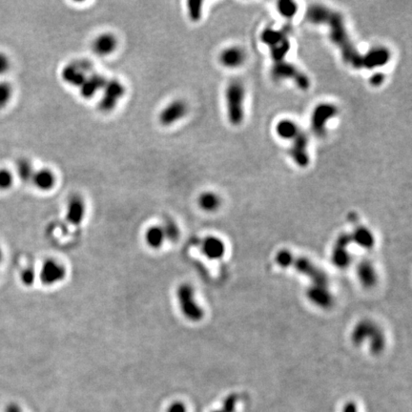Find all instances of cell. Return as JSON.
<instances>
[{
  "instance_id": "6da1fadb",
  "label": "cell",
  "mask_w": 412,
  "mask_h": 412,
  "mask_svg": "<svg viewBox=\"0 0 412 412\" xmlns=\"http://www.w3.org/2000/svg\"><path fill=\"white\" fill-rule=\"evenodd\" d=\"M305 16L310 23L326 25L330 29V39L338 47L346 63L354 69L363 68V55L352 42L340 13L324 5L313 4L307 9Z\"/></svg>"
},
{
  "instance_id": "7a4b0ae2",
  "label": "cell",
  "mask_w": 412,
  "mask_h": 412,
  "mask_svg": "<svg viewBox=\"0 0 412 412\" xmlns=\"http://www.w3.org/2000/svg\"><path fill=\"white\" fill-rule=\"evenodd\" d=\"M246 88L240 81H232L225 89L227 118L233 126H239L245 119Z\"/></svg>"
},
{
  "instance_id": "3957f363",
  "label": "cell",
  "mask_w": 412,
  "mask_h": 412,
  "mask_svg": "<svg viewBox=\"0 0 412 412\" xmlns=\"http://www.w3.org/2000/svg\"><path fill=\"white\" fill-rule=\"evenodd\" d=\"M261 40L268 47L272 63L286 60V55L291 49V42L285 31L265 29L261 34Z\"/></svg>"
},
{
  "instance_id": "277c9868",
  "label": "cell",
  "mask_w": 412,
  "mask_h": 412,
  "mask_svg": "<svg viewBox=\"0 0 412 412\" xmlns=\"http://www.w3.org/2000/svg\"><path fill=\"white\" fill-rule=\"evenodd\" d=\"M365 340H369L372 353L378 354L384 350L385 338L383 331L368 320L360 322L352 332V341L355 345H362Z\"/></svg>"
},
{
  "instance_id": "5b68a950",
  "label": "cell",
  "mask_w": 412,
  "mask_h": 412,
  "mask_svg": "<svg viewBox=\"0 0 412 412\" xmlns=\"http://www.w3.org/2000/svg\"><path fill=\"white\" fill-rule=\"evenodd\" d=\"M177 298L182 315L191 322H199L204 317L202 307L196 301L195 290L188 283H182L178 287Z\"/></svg>"
},
{
  "instance_id": "8992f818",
  "label": "cell",
  "mask_w": 412,
  "mask_h": 412,
  "mask_svg": "<svg viewBox=\"0 0 412 412\" xmlns=\"http://www.w3.org/2000/svg\"><path fill=\"white\" fill-rule=\"evenodd\" d=\"M271 76L275 81H292L303 91L310 87V81L307 76L287 60L272 63Z\"/></svg>"
},
{
  "instance_id": "52a82bcc",
  "label": "cell",
  "mask_w": 412,
  "mask_h": 412,
  "mask_svg": "<svg viewBox=\"0 0 412 412\" xmlns=\"http://www.w3.org/2000/svg\"><path fill=\"white\" fill-rule=\"evenodd\" d=\"M102 96L98 102V108L101 113H111L115 110L118 102L126 93L123 83L117 80H108L102 88Z\"/></svg>"
},
{
  "instance_id": "ba28073f",
  "label": "cell",
  "mask_w": 412,
  "mask_h": 412,
  "mask_svg": "<svg viewBox=\"0 0 412 412\" xmlns=\"http://www.w3.org/2000/svg\"><path fill=\"white\" fill-rule=\"evenodd\" d=\"M338 114V108L329 102L318 104L312 111L310 117V126L312 132L318 137H324L327 134L329 121Z\"/></svg>"
},
{
  "instance_id": "9c48e42d",
  "label": "cell",
  "mask_w": 412,
  "mask_h": 412,
  "mask_svg": "<svg viewBox=\"0 0 412 412\" xmlns=\"http://www.w3.org/2000/svg\"><path fill=\"white\" fill-rule=\"evenodd\" d=\"M188 104L185 100L177 99L167 103L159 114V122L164 127H171L186 116Z\"/></svg>"
},
{
  "instance_id": "30bf717a",
  "label": "cell",
  "mask_w": 412,
  "mask_h": 412,
  "mask_svg": "<svg viewBox=\"0 0 412 412\" xmlns=\"http://www.w3.org/2000/svg\"><path fill=\"white\" fill-rule=\"evenodd\" d=\"M92 65L88 60H78L67 64L61 72V78L64 82L74 87H81L87 79V73L91 70Z\"/></svg>"
},
{
  "instance_id": "8fae6325",
  "label": "cell",
  "mask_w": 412,
  "mask_h": 412,
  "mask_svg": "<svg viewBox=\"0 0 412 412\" xmlns=\"http://www.w3.org/2000/svg\"><path fill=\"white\" fill-rule=\"evenodd\" d=\"M290 266H293L301 274L308 277L313 281L312 283L323 285L329 284L327 274L307 258L294 256Z\"/></svg>"
},
{
  "instance_id": "7c38bea8",
  "label": "cell",
  "mask_w": 412,
  "mask_h": 412,
  "mask_svg": "<svg viewBox=\"0 0 412 412\" xmlns=\"http://www.w3.org/2000/svg\"><path fill=\"white\" fill-rule=\"evenodd\" d=\"M292 144L289 149V154L298 166L304 168L310 163L309 152H308V137L301 130L296 137L291 139Z\"/></svg>"
},
{
  "instance_id": "4fadbf2b",
  "label": "cell",
  "mask_w": 412,
  "mask_h": 412,
  "mask_svg": "<svg viewBox=\"0 0 412 412\" xmlns=\"http://www.w3.org/2000/svg\"><path fill=\"white\" fill-rule=\"evenodd\" d=\"M66 277V268L55 260H47L39 272V279L45 285H54Z\"/></svg>"
},
{
  "instance_id": "5bb4252c",
  "label": "cell",
  "mask_w": 412,
  "mask_h": 412,
  "mask_svg": "<svg viewBox=\"0 0 412 412\" xmlns=\"http://www.w3.org/2000/svg\"><path fill=\"white\" fill-rule=\"evenodd\" d=\"M118 45L117 37L109 32L102 33L95 37L92 42V51L98 56L104 57L115 52Z\"/></svg>"
},
{
  "instance_id": "9a60e30c",
  "label": "cell",
  "mask_w": 412,
  "mask_h": 412,
  "mask_svg": "<svg viewBox=\"0 0 412 412\" xmlns=\"http://www.w3.org/2000/svg\"><path fill=\"white\" fill-rule=\"evenodd\" d=\"M352 243L348 234H342L336 241L332 253V262L339 268H345L350 262V255L347 247Z\"/></svg>"
},
{
  "instance_id": "2e32d148",
  "label": "cell",
  "mask_w": 412,
  "mask_h": 412,
  "mask_svg": "<svg viewBox=\"0 0 412 412\" xmlns=\"http://www.w3.org/2000/svg\"><path fill=\"white\" fill-rule=\"evenodd\" d=\"M86 214V204L80 195H73L69 198L66 205V219L73 225H80Z\"/></svg>"
},
{
  "instance_id": "e0dca14e",
  "label": "cell",
  "mask_w": 412,
  "mask_h": 412,
  "mask_svg": "<svg viewBox=\"0 0 412 412\" xmlns=\"http://www.w3.org/2000/svg\"><path fill=\"white\" fill-rule=\"evenodd\" d=\"M306 296L314 305L324 309L331 307L334 302L333 296L328 289V285L312 283L306 291Z\"/></svg>"
},
{
  "instance_id": "ac0fdd59",
  "label": "cell",
  "mask_w": 412,
  "mask_h": 412,
  "mask_svg": "<svg viewBox=\"0 0 412 412\" xmlns=\"http://www.w3.org/2000/svg\"><path fill=\"white\" fill-rule=\"evenodd\" d=\"M247 60L245 50L238 46L227 47L220 52L219 61L220 64L229 69H235L243 66Z\"/></svg>"
},
{
  "instance_id": "d6986e66",
  "label": "cell",
  "mask_w": 412,
  "mask_h": 412,
  "mask_svg": "<svg viewBox=\"0 0 412 412\" xmlns=\"http://www.w3.org/2000/svg\"><path fill=\"white\" fill-rule=\"evenodd\" d=\"M391 58L390 51L385 47H375L363 55V68L372 70L383 67Z\"/></svg>"
},
{
  "instance_id": "ffe728a7",
  "label": "cell",
  "mask_w": 412,
  "mask_h": 412,
  "mask_svg": "<svg viewBox=\"0 0 412 412\" xmlns=\"http://www.w3.org/2000/svg\"><path fill=\"white\" fill-rule=\"evenodd\" d=\"M200 249L202 254L209 260H220L226 251L224 243L215 236L204 238L200 244Z\"/></svg>"
},
{
  "instance_id": "44dd1931",
  "label": "cell",
  "mask_w": 412,
  "mask_h": 412,
  "mask_svg": "<svg viewBox=\"0 0 412 412\" xmlns=\"http://www.w3.org/2000/svg\"><path fill=\"white\" fill-rule=\"evenodd\" d=\"M31 181L38 190L47 192L55 187L56 178L51 169L41 168L34 171Z\"/></svg>"
},
{
  "instance_id": "7402d4cb",
  "label": "cell",
  "mask_w": 412,
  "mask_h": 412,
  "mask_svg": "<svg viewBox=\"0 0 412 412\" xmlns=\"http://www.w3.org/2000/svg\"><path fill=\"white\" fill-rule=\"evenodd\" d=\"M107 79L99 74H93L87 77L85 82L80 87V93L84 99H91L102 90Z\"/></svg>"
},
{
  "instance_id": "603a6c76",
  "label": "cell",
  "mask_w": 412,
  "mask_h": 412,
  "mask_svg": "<svg viewBox=\"0 0 412 412\" xmlns=\"http://www.w3.org/2000/svg\"><path fill=\"white\" fill-rule=\"evenodd\" d=\"M357 275L360 282L365 287H372L377 282L376 270L367 261H363L358 265Z\"/></svg>"
},
{
  "instance_id": "cb8c5ba5",
  "label": "cell",
  "mask_w": 412,
  "mask_h": 412,
  "mask_svg": "<svg viewBox=\"0 0 412 412\" xmlns=\"http://www.w3.org/2000/svg\"><path fill=\"white\" fill-rule=\"evenodd\" d=\"M350 237L352 243H355L360 247L364 249L373 247L375 244V239L372 232L368 228L362 225L358 226L354 232L350 234Z\"/></svg>"
},
{
  "instance_id": "d4e9b609",
  "label": "cell",
  "mask_w": 412,
  "mask_h": 412,
  "mask_svg": "<svg viewBox=\"0 0 412 412\" xmlns=\"http://www.w3.org/2000/svg\"><path fill=\"white\" fill-rule=\"evenodd\" d=\"M198 204L201 210L211 213L217 211L220 208L221 199L218 194L207 191L199 195L198 198Z\"/></svg>"
},
{
  "instance_id": "484cf974",
  "label": "cell",
  "mask_w": 412,
  "mask_h": 412,
  "mask_svg": "<svg viewBox=\"0 0 412 412\" xmlns=\"http://www.w3.org/2000/svg\"><path fill=\"white\" fill-rule=\"evenodd\" d=\"M302 129L291 119H281L276 125V134L285 140H291Z\"/></svg>"
},
{
  "instance_id": "4316f807",
  "label": "cell",
  "mask_w": 412,
  "mask_h": 412,
  "mask_svg": "<svg viewBox=\"0 0 412 412\" xmlns=\"http://www.w3.org/2000/svg\"><path fill=\"white\" fill-rule=\"evenodd\" d=\"M165 240V232L162 225L150 226L145 233L146 244L153 249L162 247Z\"/></svg>"
},
{
  "instance_id": "83f0119b",
  "label": "cell",
  "mask_w": 412,
  "mask_h": 412,
  "mask_svg": "<svg viewBox=\"0 0 412 412\" xmlns=\"http://www.w3.org/2000/svg\"><path fill=\"white\" fill-rule=\"evenodd\" d=\"M34 171L35 170L33 169V165L30 160H28L26 158H22V159H19L17 161V163H16V174L22 181H24V182L31 181L32 178L34 174Z\"/></svg>"
},
{
  "instance_id": "f1b7e54d",
  "label": "cell",
  "mask_w": 412,
  "mask_h": 412,
  "mask_svg": "<svg viewBox=\"0 0 412 412\" xmlns=\"http://www.w3.org/2000/svg\"><path fill=\"white\" fill-rule=\"evenodd\" d=\"M14 95L13 85L9 82H0V110L4 109L11 101Z\"/></svg>"
},
{
  "instance_id": "f546056e",
  "label": "cell",
  "mask_w": 412,
  "mask_h": 412,
  "mask_svg": "<svg viewBox=\"0 0 412 412\" xmlns=\"http://www.w3.org/2000/svg\"><path fill=\"white\" fill-rule=\"evenodd\" d=\"M277 8H278L280 15L283 17H286V18H292L293 16H295V15L297 14V11H298L297 4L293 1H287V0L280 1L278 3Z\"/></svg>"
},
{
  "instance_id": "4dcf8cb0",
  "label": "cell",
  "mask_w": 412,
  "mask_h": 412,
  "mask_svg": "<svg viewBox=\"0 0 412 412\" xmlns=\"http://www.w3.org/2000/svg\"><path fill=\"white\" fill-rule=\"evenodd\" d=\"M203 11L202 1H188L187 2V15L193 22H198L201 19Z\"/></svg>"
},
{
  "instance_id": "1f68e13d",
  "label": "cell",
  "mask_w": 412,
  "mask_h": 412,
  "mask_svg": "<svg viewBox=\"0 0 412 412\" xmlns=\"http://www.w3.org/2000/svg\"><path fill=\"white\" fill-rule=\"evenodd\" d=\"M163 226L165 239L171 242H176L180 237V228L174 220H166Z\"/></svg>"
},
{
  "instance_id": "d6a6232c",
  "label": "cell",
  "mask_w": 412,
  "mask_h": 412,
  "mask_svg": "<svg viewBox=\"0 0 412 412\" xmlns=\"http://www.w3.org/2000/svg\"><path fill=\"white\" fill-rule=\"evenodd\" d=\"M15 181L14 174L7 168H0V190H9Z\"/></svg>"
},
{
  "instance_id": "836d02e7",
  "label": "cell",
  "mask_w": 412,
  "mask_h": 412,
  "mask_svg": "<svg viewBox=\"0 0 412 412\" xmlns=\"http://www.w3.org/2000/svg\"><path fill=\"white\" fill-rule=\"evenodd\" d=\"M293 257H294V255L291 252L283 249V250H280L277 253L275 260H276V263L280 266H281L283 268H287V267H290Z\"/></svg>"
},
{
  "instance_id": "e575fe53",
  "label": "cell",
  "mask_w": 412,
  "mask_h": 412,
  "mask_svg": "<svg viewBox=\"0 0 412 412\" xmlns=\"http://www.w3.org/2000/svg\"><path fill=\"white\" fill-rule=\"evenodd\" d=\"M239 401V395L232 393L228 395L222 404V409L220 410L222 412H235L237 403Z\"/></svg>"
},
{
  "instance_id": "d590c367",
  "label": "cell",
  "mask_w": 412,
  "mask_h": 412,
  "mask_svg": "<svg viewBox=\"0 0 412 412\" xmlns=\"http://www.w3.org/2000/svg\"><path fill=\"white\" fill-rule=\"evenodd\" d=\"M35 277H36V274H35L34 269L33 267H27L21 272L20 280H21V282L24 285L31 286V285L33 284V282L35 280Z\"/></svg>"
},
{
  "instance_id": "8d00e7d4",
  "label": "cell",
  "mask_w": 412,
  "mask_h": 412,
  "mask_svg": "<svg viewBox=\"0 0 412 412\" xmlns=\"http://www.w3.org/2000/svg\"><path fill=\"white\" fill-rule=\"evenodd\" d=\"M11 59L3 52H0V76L6 75L11 69Z\"/></svg>"
},
{
  "instance_id": "74e56055",
  "label": "cell",
  "mask_w": 412,
  "mask_h": 412,
  "mask_svg": "<svg viewBox=\"0 0 412 412\" xmlns=\"http://www.w3.org/2000/svg\"><path fill=\"white\" fill-rule=\"evenodd\" d=\"M385 80V75L383 73H376L370 78V84L374 87H379L384 83Z\"/></svg>"
},
{
  "instance_id": "f35d334b",
  "label": "cell",
  "mask_w": 412,
  "mask_h": 412,
  "mask_svg": "<svg viewBox=\"0 0 412 412\" xmlns=\"http://www.w3.org/2000/svg\"><path fill=\"white\" fill-rule=\"evenodd\" d=\"M167 412H186V407L183 403L177 401L170 405Z\"/></svg>"
},
{
  "instance_id": "ab89813d",
  "label": "cell",
  "mask_w": 412,
  "mask_h": 412,
  "mask_svg": "<svg viewBox=\"0 0 412 412\" xmlns=\"http://www.w3.org/2000/svg\"><path fill=\"white\" fill-rule=\"evenodd\" d=\"M342 412H358L357 406L354 402L349 401L344 406Z\"/></svg>"
},
{
  "instance_id": "60d3db41",
  "label": "cell",
  "mask_w": 412,
  "mask_h": 412,
  "mask_svg": "<svg viewBox=\"0 0 412 412\" xmlns=\"http://www.w3.org/2000/svg\"><path fill=\"white\" fill-rule=\"evenodd\" d=\"M5 412H21V410H20V408L17 405H16V404H10L6 408Z\"/></svg>"
},
{
  "instance_id": "b9f144b4",
  "label": "cell",
  "mask_w": 412,
  "mask_h": 412,
  "mask_svg": "<svg viewBox=\"0 0 412 412\" xmlns=\"http://www.w3.org/2000/svg\"><path fill=\"white\" fill-rule=\"evenodd\" d=\"M2 260H3V252H2V249L0 247V264H1Z\"/></svg>"
},
{
  "instance_id": "7bdbcfd3",
  "label": "cell",
  "mask_w": 412,
  "mask_h": 412,
  "mask_svg": "<svg viewBox=\"0 0 412 412\" xmlns=\"http://www.w3.org/2000/svg\"><path fill=\"white\" fill-rule=\"evenodd\" d=\"M221 412V411H220H220H215V412Z\"/></svg>"
}]
</instances>
